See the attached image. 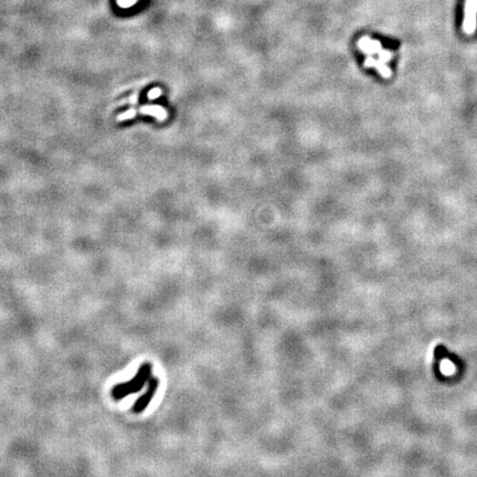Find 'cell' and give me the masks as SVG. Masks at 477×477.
<instances>
[{
	"label": "cell",
	"mask_w": 477,
	"mask_h": 477,
	"mask_svg": "<svg viewBox=\"0 0 477 477\" xmlns=\"http://www.w3.org/2000/svg\"><path fill=\"white\" fill-rule=\"evenodd\" d=\"M153 377V364L149 361H145L138 368L136 374L128 381L115 384L112 388L111 395L114 400L120 401L126 397L135 395L141 392L145 385H147L149 379Z\"/></svg>",
	"instance_id": "obj_1"
},
{
	"label": "cell",
	"mask_w": 477,
	"mask_h": 477,
	"mask_svg": "<svg viewBox=\"0 0 477 477\" xmlns=\"http://www.w3.org/2000/svg\"><path fill=\"white\" fill-rule=\"evenodd\" d=\"M159 383H160V381L157 377L153 376L152 378L149 379L145 394L138 398V399L135 401L134 406H133V408H132L133 412H134L135 414H141L145 411V410L147 409V407L149 406V403L153 401L157 390H158V388H159Z\"/></svg>",
	"instance_id": "obj_2"
},
{
	"label": "cell",
	"mask_w": 477,
	"mask_h": 477,
	"mask_svg": "<svg viewBox=\"0 0 477 477\" xmlns=\"http://www.w3.org/2000/svg\"><path fill=\"white\" fill-rule=\"evenodd\" d=\"M477 28V0L465 2L463 30L467 35H472Z\"/></svg>",
	"instance_id": "obj_3"
},
{
	"label": "cell",
	"mask_w": 477,
	"mask_h": 477,
	"mask_svg": "<svg viewBox=\"0 0 477 477\" xmlns=\"http://www.w3.org/2000/svg\"><path fill=\"white\" fill-rule=\"evenodd\" d=\"M365 66H367V68H376L384 78H389L392 75V71L389 66L384 62L380 61L379 59H374L372 56H368L365 61Z\"/></svg>",
	"instance_id": "obj_4"
},
{
	"label": "cell",
	"mask_w": 477,
	"mask_h": 477,
	"mask_svg": "<svg viewBox=\"0 0 477 477\" xmlns=\"http://www.w3.org/2000/svg\"><path fill=\"white\" fill-rule=\"evenodd\" d=\"M141 113L144 114H148V115H153L157 119L159 120H164L167 117V113L164 110V108L157 105H150V106H144L140 110Z\"/></svg>",
	"instance_id": "obj_5"
},
{
	"label": "cell",
	"mask_w": 477,
	"mask_h": 477,
	"mask_svg": "<svg viewBox=\"0 0 477 477\" xmlns=\"http://www.w3.org/2000/svg\"><path fill=\"white\" fill-rule=\"evenodd\" d=\"M441 370L445 376H451V374L455 373V366L449 359H444L441 362Z\"/></svg>",
	"instance_id": "obj_6"
},
{
	"label": "cell",
	"mask_w": 477,
	"mask_h": 477,
	"mask_svg": "<svg viewBox=\"0 0 477 477\" xmlns=\"http://www.w3.org/2000/svg\"><path fill=\"white\" fill-rule=\"evenodd\" d=\"M160 94H161V91L159 89H154L148 93V96H149V99H156V98H158Z\"/></svg>",
	"instance_id": "obj_7"
}]
</instances>
